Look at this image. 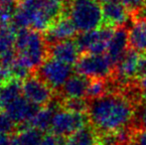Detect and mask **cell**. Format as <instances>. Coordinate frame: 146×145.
Segmentation results:
<instances>
[{
	"mask_svg": "<svg viewBox=\"0 0 146 145\" xmlns=\"http://www.w3.org/2000/svg\"><path fill=\"white\" fill-rule=\"evenodd\" d=\"M22 83L16 79L3 83L1 93H0V109H4L9 103H13L15 99L22 97Z\"/></svg>",
	"mask_w": 146,
	"mask_h": 145,
	"instance_id": "20",
	"label": "cell"
},
{
	"mask_svg": "<svg viewBox=\"0 0 146 145\" xmlns=\"http://www.w3.org/2000/svg\"><path fill=\"white\" fill-rule=\"evenodd\" d=\"M62 145H98V134L92 125H87L67 137Z\"/></svg>",
	"mask_w": 146,
	"mask_h": 145,
	"instance_id": "18",
	"label": "cell"
},
{
	"mask_svg": "<svg viewBox=\"0 0 146 145\" xmlns=\"http://www.w3.org/2000/svg\"><path fill=\"white\" fill-rule=\"evenodd\" d=\"M17 33L18 29L12 23L0 25V63L9 69L17 56Z\"/></svg>",
	"mask_w": 146,
	"mask_h": 145,
	"instance_id": "11",
	"label": "cell"
},
{
	"mask_svg": "<svg viewBox=\"0 0 146 145\" xmlns=\"http://www.w3.org/2000/svg\"><path fill=\"white\" fill-rule=\"evenodd\" d=\"M2 87H3V81H0V93H1Z\"/></svg>",
	"mask_w": 146,
	"mask_h": 145,
	"instance_id": "33",
	"label": "cell"
},
{
	"mask_svg": "<svg viewBox=\"0 0 146 145\" xmlns=\"http://www.w3.org/2000/svg\"><path fill=\"white\" fill-rule=\"evenodd\" d=\"M0 145H11V137L5 134H0Z\"/></svg>",
	"mask_w": 146,
	"mask_h": 145,
	"instance_id": "30",
	"label": "cell"
},
{
	"mask_svg": "<svg viewBox=\"0 0 146 145\" xmlns=\"http://www.w3.org/2000/svg\"><path fill=\"white\" fill-rule=\"evenodd\" d=\"M144 7H145V10H146V3H145V6H144Z\"/></svg>",
	"mask_w": 146,
	"mask_h": 145,
	"instance_id": "35",
	"label": "cell"
},
{
	"mask_svg": "<svg viewBox=\"0 0 146 145\" xmlns=\"http://www.w3.org/2000/svg\"><path fill=\"white\" fill-rule=\"evenodd\" d=\"M102 14L104 25L112 28L123 27L132 17L130 10L123 4L122 1L102 4Z\"/></svg>",
	"mask_w": 146,
	"mask_h": 145,
	"instance_id": "14",
	"label": "cell"
},
{
	"mask_svg": "<svg viewBox=\"0 0 146 145\" xmlns=\"http://www.w3.org/2000/svg\"><path fill=\"white\" fill-rule=\"evenodd\" d=\"M88 122L90 118L88 113L72 111L61 107L53 117L50 131L60 138H67L88 125Z\"/></svg>",
	"mask_w": 146,
	"mask_h": 145,
	"instance_id": "5",
	"label": "cell"
},
{
	"mask_svg": "<svg viewBox=\"0 0 146 145\" xmlns=\"http://www.w3.org/2000/svg\"><path fill=\"white\" fill-rule=\"evenodd\" d=\"M114 66L106 54H84L75 65L78 73L90 77L108 79L112 75Z\"/></svg>",
	"mask_w": 146,
	"mask_h": 145,
	"instance_id": "7",
	"label": "cell"
},
{
	"mask_svg": "<svg viewBox=\"0 0 146 145\" xmlns=\"http://www.w3.org/2000/svg\"><path fill=\"white\" fill-rule=\"evenodd\" d=\"M90 79L81 73H74L58 91L59 97L64 99H87Z\"/></svg>",
	"mask_w": 146,
	"mask_h": 145,
	"instance_id": "16",
	"label": "cell"
},
{
	"mask_svg": "<svg viewBox=\"0 0 146 145\" xmlns=\"http://www.w3.org/2000/svg\"><path fill=\"white\" fill-rule=\"evenodd\" d=\"M72 75L73 67L51 57H48L37 69V75L57 93Z\"/></svg>",
	"mask_w": 146,
	"mask_h": 145,
	"instance_id": "8",
	"label": "cell"
},
{
	"mask_svg": "<svg viewBox=\"0 0 146 145\" xmlns=\"http://www.w3.org/2000/svg\"><path fill=\"white\" fill-rule=\"evenodd\" d=\"M128 46V29L125 26L117 27L114 30L113 35L110 39V44L106 49V55L114 67L127 52Z\"/></svg>",
	"mask_w": 146,
	"mask_h": 145,
	"instance_id": "17",
	"label": "cell"
},
{
	"mask_svg": "<svg viewBox=\"0 0 146 145\" xmlns=\"http://www.w3.org/2000/svg\"><path fill=\"white\" fill-rule=\"evenodd\" d=\"M48 44L40 32L32 29L18 30L16 54L33 71L37 70L48 58Z\"/></svg>",
	"mask_w": 146,
	"mask_h": 145,
	"instance_id": "3",
	"label": "cell"
},
{
	"mask_svg": "<svg viewBox=\"0 0 146 145\" xmlns=\"http://www.w3.org/2000/svg\"><path fill=\"white\" fill-rule=\"evenodd\" d=\"M136 83L138 85L139 91H140L141 99H142V103L146 101V75L141 77H137Z\"/></svg>",
	"mask_w": 146,
	"mask_h": 145,
	"instance_id": "28",
	"label": "cell"
},
{
	"mask_svg": "<svg viewBox=\"0 0 146 145\" xmlns=\"http://www.w3.org/2000/svg\"><path fill=\"white\" fill-rule=\"evenodd\" d=\"M125 6L130 10V12H135L145 6L146 0H121Z\"/></svg>",
	"mask_w": 146,
	"mask_h": 145,
	"instance_id": "26",
	"label": "cell"
},
{
	"mask_svg": "<svg viewBox=\"0 0 146 145\" xmlns=\"http://www.w3.org/2000/svg\"><path fill=\"white\" fill-rule=\"evenodd\" d=\"M40 107L32 103L22 95L4 107V110L9 115V117L15 122L16 125L23 127L27 125V123L38 111Z\"/></svg>",
	"mask_w": 146,
	"mask_h": 145,
	"instance_id": "12",
	"label": "cell"
},
{
	"mask_svg": "<svg viewBox=\"0 0 146 145\" xmlns=\"http://www.w3.org/2000/svg\"><path fill=\"white\" fill-rule=\"evenodd\" d=\"M137 105L120 89L108 91L88 101V115L90 125L98 135L134 127Z\"/></svg>",
	"mask_w": 146,
	"mask_h": 145,
	"instance_id": "1",
	"label": "cell"
},
{
	"mask_svg": "<svg viewBox=\"0 0 146 145\" xmlns=\"http://www.w3.org/2000/svg\"><path fill=\"white\" fill-rule=\"evenodd\" d=\"M135 120L137 121V124L135 125V127L142 128V129L146 130V101L137 107Z\"/></svg>",
	"mask_w": 146,
	"mask_h": 145,
	"instance_id": "24",
	"label": "cell"
},
{
	"mask_svg": "<svg viewBox=\"0 0 146 145\" xmlns=\"http://www.w3.org/2000/svg\"><path fill=\"white\" fill-rule=\"evenodd\" d=\"M125 145H133L132 143H129V144H125Z\"/></svg>",
	"mask_w": 146,
	"mask_h": 145,
	"instance_id": "34",
	"label": "cell"
},
{
	"mask_svg": "<svg viewBox=\"0 0 146 145\" xmlns=\"http://www.w3.org/2000/svg\"><path fill=\"white\" fill-rule=\"evenodd\" d=\"M64 6L59 0H18L12 24L20 29L44 33L63 16Z\"/></svg>",
	"mask_w": 146,
	"mask_h": 145,
	"instance_id": "2",
	"label": "cell"
},
{
	"mask_svg": "<svg viewBox=\"0 0 146 145\" xmlns=\"http://www.w3.org/2000/svg\"><path fill=\"white\" fill-rule=\"evenodd\" d=\"M110 77L108 79H104V77L90 79L87 93V99H88V101L96 99L108 93L110 91H108L110 89Z\"/></svg>",
	"mask_w": 146,
	"mask_h": 145,
	"instance_id": "21",
	"label": "cell"
},
{
	"mask_svg": "<svg viewBox=\"0 0 146 145\" xmlns=\"http://www.w3.org/2000/svg\"><path fill=\"white\" fill-rule=\"evenodd\" d=\"M62 139L52 133L44 134L39 145H62Z\"/></svg>",
	"mask_w": 146,
	"mask_h": 145,
	"instance_id": "27",
	"label": "cell"
},
{
	"mask_svg": "<svg viewBox=\"0 0 146 145\" xmlns=\"http://www.w3.org/2000/svg\"><path fill=\"white\" fill-rule=\"evenodd\" d=\"M131 143L133 145H146V130L142 128H133Z\"/></svg>",
	"mask_w": 146,
	"mask_h": 145,
	"instance_id": "25",
	"label": "cell"
},
{
	"mask_svg": "<svg viewBox=\"0 0 146 145\" xmlns=\"http://www.w3.org/2000/svg\"><path fill=\"white\" fill-rule=\"evenodd\" d=\"M60 2H61L63 5H69L70 4V2L72 1V0H59Z\"/></svg>",
	"mask_w": 146,
	"mask_h": 145,
	"instance_id": "32",
	"label": "cell"
},
{
	"mask_svg": "<svg viewBox=\"0 0 146 145\" xmlns=\"http://www.w3.org/2000/svg\"><path fill=\"white\" fill-rule=\"evenodd\" d=\"M80 54L81 51L77 42L73 39L60 41L55 44L49 45L48 48V57L61 61L70 66L77 64L80 59Z\"/></svg>",
	"mask_w": 146,
	"mask_h": 145,
	"instance_id": "13",
	"label": "cell"
},
{
	"mask_svg": "<svg viewBox=\"0 0 146 145\" xmlns=\"http://www.w3.org/2000/svg\"><path fill=\"white\" fill-rule=\"evenodd\" d=\"M132 23L128 29L129 48L139 53H146V10L145 7L131 14Z\"/></svg>",
	"mask_w": 146,
	"mask_h": 145,
	"instance_id": "10",
	"label": "cell"
},
{
	"mask_svg": "<svg viewBox=\"0 0 146 145\" xmlns=\"http://www.w3.org/2000/svg\"><path fill=\"white\" fill-rule=\"evenodd\" d=\"M61 105L65 109L88 113V99H61Z\"/></svg>",
	"mask_w": 146,
	"mask_h": 145,
	"instance_id": "22",
	"label": "cell"
},
{
	"mask_svg": "<svg viewBox=\"0 0 146 145\" xmlns=\"http://www.w3.org/2000/svg\"><path fill=\"white\" fill-rule=\"evenodd\" d=\"M146 75V53L141 55L140 62H139V68H138V75L137 77H141Z\"/></svg>",
	"mask_w": 146,
	"mask_h": 145,
	"instance_id": "29",
	"label": "cell"
},
{
	"mask_svg": "<svg viewBox=\"0 0 146 145\" xmlns=\"http://www.w3.org/2000/svg\"><path fill=\"white\" fill-rule=\"evenodd\" d=\"M100 4H106V3H110V2H115V1H121V0H98Z\"/></svg>",
	"mask_w": 146,
	"mask_h": 145,
	"instance_id": "31",
	"label": "cell"
},
{
	"mask_svg": "<svg viewBox=\"0 0 146 145\" xmlns=\"http://www.w3.org/2000/svg\"><path fill=\"white\" fill-rule=\"evenodd\" d=\"M22 93L25 99L38 107H46L55 99L54 91L38 75H31L22 81Z\"/></svg>",
	"mask_w": 146,
	"mask_h": 145,
	"instance_id": "9",
	"label": "cell"
},
{
	"mask_svg": "<svg viewBox=\"0 0 146 145\" xmlns=\"http://www.w3.org/2000/svg\"><path fill=\"white\" fill-rule=\"evenodd\" d=\"M16 132V123L5 111H0V134L13 135Z\"/></svg>",
	"mask_w": 146,
	"mask_h": 145,
	"instance_id": "23",
	"label": "cell"
},
{
	"mask_svg": "<svg viewBox=\"0 0 146 145\" xmlns=\"http://www.w3.org/2000/svg\"><path fill=\"white\" fill-rule=\"evenodd\" d=\"M113 32L112 27L104 25L92 31L82 32L75 40L83 54H104Z\"/></svg>",
	"mask_w": 146,
	"mask_h": 145,
	"instance_id": "6",
	"label": "cell"
},
{
	"mask_svg": "<svg viewBox=\"0 0 146 145\" xmlns=\"http://www.w3.org/2000/svg\"><path fill=\"white\" fill-rule=\"evenodd\" d=\"M68 17L78 32H88L102 27V6L98 0H72L68 5Z\"/></svg>",
	"mask_w": 146,
	"mask_h": 145,
	"instance_id": "4",
	"label": "cell"
},
{
	"mask_svg": "<svg viewBox=\"0 0 146 145\" xmlns=\"http://www.w3.org/2000/svg\"><path fill=\"white\" fill-rule=\"evenodd\" d=\"M77 32L71 19L66 16H62L44 32V38L49 46L60 41L72 39Z\"/></svg>",
	"mask_w": 146,
	"mask_h": 145,
	"instance_id": "15",
	"label": "cell"
},
{
	"mask_svg": "<svg viewBox=\"0 0 146 145\" xmlns=\"http://www.w3.org/2000/svg\"><path fill=\"white\" fill-rule=\"evenodd\" d=\"M43 136V131L36 128L20 127L11 136V145H39Z\"/></svg>",
	"mask_w": 146,
	"mask_h": 145,
	"instance_id": "19",
	"label": "cell"
}]
</instances>
